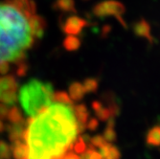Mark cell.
Segmentation results:
<instances>
[{"instance_id": "8992f818", "label": "cell", "mask_w": 160, "mask_h": 159, "mask_svg": "<svg viewBox=\"0 0 160 159\" xmlns=\"http://www.w3.org/2000/svg\"><path fill=\"white\" fill-rule=\"evenodd\" d=\"M85 25V21L81 19L78 17H68L62 27L64 33L68 35H77L81 32L82 28Z\"/></svg>"}, {"instance_id": "5b68a950", "label": "cell", "mask_w": 160, "mask_h": 159, "mask_svg": "<svg viewBox=\"0 0 160 159\" xmlns=\"http://www.w3.org/2000/svg\"><path fill=\"white\" fill-rule=\"evenodd\" d=\"M31 25V31L34 38H40L44 34L45 28H46V21L40 16H38L37 13L33 14L30 19Z\"/></svg>"}, {"instance_id": "9a60e30c", "label": "cell", "mask_w": 160, "mask_h": 159, "mask_svg": "<svg viewBox=\"0 0 160 159\" xmlns=\"http://www.w3.org/2000/svg\"><path fill=\"white\" fill-rule=\"evenodd\" d=\"M62 159H83L82 155L75 153V152H69L66 155H64Z\"/></svg>"}, {"instance_id": "8fae6325", "label": "cell", "mask_w": 160, "mask_h": 159, "mask_svg": "<svg viewBox=\"0 0 160 159\" xmlns=\"http://www.w3.org/2000/svg\"><path fill=\"white\" fill-rule=\"evenodd\" d=\"M12 153V151L7 143L0 141V159H7Z\"/></svg>"}, {"instance_id": "7a4b0ae2", "label": "cell", "mask_w": 160, "mask_h": 159, "mask_svg": "<svg viewBox=\"0 0 160 159\" xmlns=\"http://www.w3.org/2000/svg\"><path fill=\"white\" fill-rule=\"evenodd\" d=\"M36 13L35 3L5 0L0 3V62L20 63L33 44L30 19Z\"/></svg>"}, {"instance_id": "3957f363", "label": "cell", "mask_w": 160, "mask_h": 159, "mask_svg": "<svg viewBox=\"0 0 160 159\" xmlns=\"http://www.w3.org/2000/svg\"><path fill=\"white\" fill-rule=\"evenodd\" d=\"M54 88L51 83L30 80L19 90L18 100L29 118H34L53 103Z\"/></svg>"}, {"instance_id": "ba28073f", "label": "cell", "mask_w": 160, "mask_h": 159, "mask_svg": "<svg viewBox=\"0 0 160 159\" xmlns=\"http://www.w3.org/2000/svg\"><path fill=\"white\" fill-rule=\"evenodd\" d=\"M7 119L12 125H14V124H20V123L24 122V118L22 116V113L20 112V110L17 107H12L9 109V113H8Z\"/></svg>"}, {"instance_id": "2e32d148", "label": "cell", "mask_w": 160, "mask_h": 159, "mask_svg": "<svg viewBox=\"0 0 160 159\" xmlns=\"http://www.w3.org/2000/svg\"><path fill=\"white\" fill-rule=\"evenodd\" d=\"M4 128H5V126H4L2 120H0V132H3V131H4Z\"/></svg>"}, {"instance_id": "277c9868", "label": "cell", "mask_w": 160, "mask_h": 159, "mask_svg": "<svg viewBox=\"0 0 160 159\" xmlns=\"http://www.w3.org/2000/svg\"><path fill=\"white\" fill-rule=\"evenodd\" d=\"M18 84L13 76L0 77V103L7 106H13L18 101Z\"/></svg>"}, {"instance_id": "30bf717a", "label": "cell", "mask_w": 160, "mask_h": 159, "mask_svg": "<svg viewBox=\"0 0 160 159\" xmlns=\"http://www.w3.org/2000/svg\"><path fill=\"white\" fill-rule=\"evenodd\" d=\"M79 40L78 38H76L75 37H72V36H68L64 42H63V45L64 47L68 50V51H73L76 50L79 47Z\"/></svg>"}, {"instance_id": "6da1fadb", "label": "cell", "mask_w": 160, "mask_h": 159, "mask_svg": "<svg viewBox=\"0 0 160 159\" xmlns=\"http://www.w3.org/2000/svg\"><path fill=\"white\" fill-rule=\"evenodd\" d=\"M76 102L65 91L54 92L53 103L30 118L22 137L27 159H62L86 141L82 133L96 122L86 106Z\"/></svg>"}, {"instance_id": "4fadbf2b", "label": "cell", "mask_w": 160, "mask_h": 159, "mask_svg": "<svg viewBox=\"0 0 160 159\" xmlns=\"http://www.w3.org/2000/svg\"><path fill=\"white\" fill-rule=\"evenodd\" d=\"M9 109H10L9 106L0 103V120L7 119L8 113H9Z\"/></svg>"}, {"instance_id": "52a82bcc", "label": "cell", "mask_w": 160, "mask_h": 159, "mask_svg": "<svg viewBox=\"0 0 160 159\" xmlns=\"http://www.w3.org/2000/svg\"><path fill=\"white\" fill-rule=\"evenodd\" d=\"M12 154L14 159H27L28 152L22 140H18L13 142V146L12 148Z\"/></svg>"}, {"instance_id": "e0dca14e", "label": "cell", "mask_w": 160, "mask_h": 159, "mask_svg": "<svg viewBox=\"0 0 160 159\" xmlns=\"http://www.w3.org/2000/svg\"><path fill=\"white\" fill-rule=\"evenodd\" d=\"M22 1H30V0H22Z\"/></svg>"}, {"instance_id": "5bb4252c", "label": "cell", "mask_w": 160, "mask_h": 159, "mask_svg": "<svg viewBox=\"0 0 160 159\" xmlns=\"http://www.w3.org/2000/svg\"><path fill=\"white\" fill-rule=\"evenodd\" d=\"M10 71V62H0V75H6Z\"/></svg>"}, {"instance_id": "7c38bea8", "label": "cell", "mask_w": 160, "mask_h": 159, "mask_svg": "<svg viewBox=\"0 0 160 159\" xmlns=\"http://www.w3.org/2000/svg\"><path fill=\"white\" fill-rule=\"evenodd\" d=\"M28 70V65L26 64L25 62H22L18 64V69H17V74L20 77L24 76Z\"/></svg>"}, {"instance_id": "9c48e42d", "label": "cell", "mask_w": 160, "mask_h": 159, "mask_svg": "<svg viewBox=\"0 0 160 159\" xmlns=\"http://www.w3.org/2000/svg\"><path fill=\"white\" fill-rule=\"evenodd\" d=\"M55 8L64 12H72L74 11V1L73 0H57Z\"/></svg>"}]
</instances>
